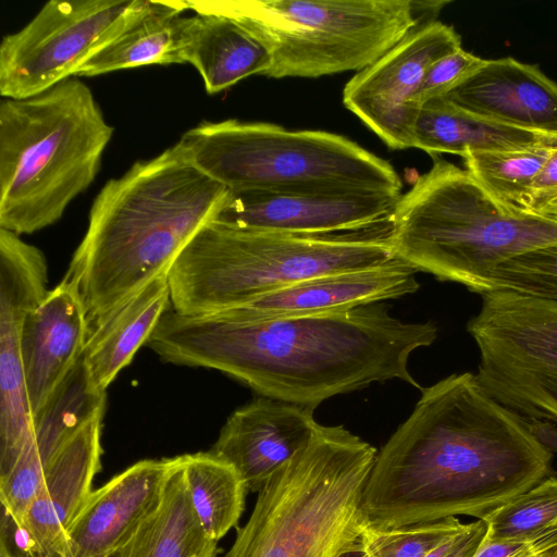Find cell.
I'll use <instances>...</instances> for the list:
<instances>
[{"instance_id":"cell-1","label":"cell","mask_w":557,"mask_h":557,"mask_svg":"<svg viewBox=\"0 0 557 557\" xmlns=\"http://www.w3.org/2000/svg\"><path fill=\"white\" fill-rule=\"evenodd\" d=\"M421 393L376 454L360 505L366 527L482 520L550 476L553 453L475 374H451Z\"/></svg>"},{"instance_id":"cell-2","label":"cell","mask_w":557,"mask_h":557,"mask_svg":"<svg viewBox=\"0 0 557 557\" xmlns=\"http://www.w3.org/2000/svg\"><path fill=\"white\" fill-rule=\"evenodd\" d=\"M436 336L432 321L403 322L381 304L267 319L170 308L146 345L165 362L214 369L264 397L315 408L394 379L421 391L409 357Z\"/></svg>"},{"instance_id":"cell-3","label":"cell","mask_w":557,"mask_h":557,"mask_svg":"<svg viewBox=\"0 0 557 557\" xmlns=\"http://www.w3.org/2000/svg\"><path fill=\"white\" fill-rule=\"evenodd\" d=\"M230 189L177 141L109 180L63 278L77 288L90 331L170 267Z\"/></svg>"},{"instance_id":"cell-4","label":"cell","mask_w":557,"mask_h":557,"mask_svg":"<svg viewBox=\"0 0 557 557\" xmlns=\"http://www.w3.org/2000/svg\"><path fill=\"white\" fill-rule=\"evenodd\" d=\"M114 128L76 76L0 102V228L32 234L58 222L95 181Z\"/></svg>"},{"instance_id":"cell-5","label":"cell","mask_w":557,"mask_h":557,"mask_svg":"<svg viewBox=\"0 0 557 557\" xmlns=\"http://www.w3.org/2000/svg\"><path fill=\"white\" fill-rule=\"evenodd\" d=\"M389 223L397 257L480 295L491 292L498 264L557 243V221L499 202L467 170L437 156L400 195Z\"/></svg>"},{"instance_id":"cell-6","label":"cell","mask_w":557,"mask_h":557,"mask_svg":"<svg viewBox=\"0 0 557 557\" xmlns=\"http://www.w3.org/2000/svg\"><path fill=\"white\" fill-rule=\"evenodd\" d=\"M376 449L343 425H321L258 492L224 557H344L361 547L362 493Z\"/></svg>"},{"instance_id":"cell-7","label":"cell","mask_w":557,"mask_h":557,"mask_svg":"<svg viewBox=\"0 0 557 557\" xmlns=\"http://www.w3.org/2000/svg\"><path fill=\"white\" fill-rule=\"evenodd\" d=\"M397 258L386 230L314 237L210 221L168 271L171 308L182 314L222 311L308 278L372 269Z\"/></svg>"},{"instance_id":"cell-8","label":"cell","mask_w":557,"mask_h":557,"mask_svg":"<svg viewBox=\"0 0 557 557\" xmlns=\"http://www.w3.org/2000/svg\"><path fill=\"white\" fill-rule=\"evenodd\" d=\"M178 143L230 190L400 196L401 181L389 162L334 133L224 120L202 122Z\"/></svg>"},{"instance_id":"cell-9","label":"cell","mask_w":557,"mask_h":557,"mask_svg":"<svg viewBox=\"0 0 557 557\" xmlns=\"http://www.w3.org/2000/svg\"><path fill=\"white\" fill-rule=\"evenodd\" d=\"M269 49L264 76L321 77L361 71L423 24L412 0H216ZM428 23V22H426Z\"/></svg>"},{"instance_id":"cell-10","label":"cell","mask_w":557,"mask_h":557,"mask_svg":"<svg viewBox=\"0 0 557 557\" xmlns=\"http://www.w3.org/2000/svg\"><path fill=\"white\" fill-rule=\"evenodd\" d=\"M481 296L467 325L480 350L479 383L522 418L557 424V302L508 290Z\"/></svg>"},{"instance_id":"cell-11","label":"cell","mask_w":557,"mask_h":557,"mask_svg":"<svg viewBox=\"0 0 557 557\" xmlns=\"http://www.w3.org/2000/svg\"><path fill=\"white\" fill-rule=\"evenodd\" d=\"M134 0H50L0 45V94L24 99L74 76L115 32Z\"/></svg>"},{"instance_id":"cell-12","label":"cell","mask_w":557,"mask_h":557,"mask_svg":"<svg viewBox=\"0 0 557 557\" xmlns=\"http://www.w3.org/2000/svg\"><path fill=\"white\" fill-rule=\"evenodd\" d=\"M461 48L453 26L437 20L420 24L347 82L343 103L389 148H412L414 95L429 69Z\"/></svg>"},{"instance_id":"cell-13","label":"cell","mask_w":557,"mask_h":557,"mask_svg":"<svg viewBox=\"0 0 557 557\" xmlns=\"http://www.w3.org/2000/svg\"><path fill=\"white\" fill-rule=\"evenodd\" d=\"M44 252L0 228V480L13 469L32 434L21 342L24 321L47 296Z\"/></svg>"},{"instance_id":"cell-14","label":"cell","mask_w":557,"mask_h":557,"mask_svg":"<svg viewBox=\"0 0 557 557\" xmlns=\"http://www.w3.org/2000/svg\"><path fill=\"white\" fill-rule=\"evenodd\" d=\"M399 197L230 190L212 221L240 230L299 236L361 234L386 227Z\"/></svg>"},{"instance_id":"cell-15","label":"cell","mask_w":557,"mask_h":557,"mask_svg":"<svg viewBox=\"0 0 557 557\" xmlns=\"http://www.w3.org/2000/svg\"><path fill=\"white\" fill-rule=\"evenodd\" d=\"M102 419H92L59 450L20 527L2 509L0 548L9 557H58L101 469Z\"/></svg>"},{"instance_id":"cell-16","label":"cell","mask_w":557,"mask_h":557,"mask_svg":"<svg viewBox=\"0 0 557 557\" xmlns=\"http://www.w3.org/2000/svg\"><path fill=\"white\" fill-rule=\"evenodd\" d=\"M178 460L137 461L92 490L67 528L58 557H109L158 508Z\"/></svg>"},{"instance_id":"cell-17","label":"cell","mask_w":557,"mask_h":557,"mask_svg":"<svg viewBox=\"0 0 557 557\" xmlns=\"http://www.w3.org/2000/svg\"><path fill=\"white\" fill-rule=\"evenodd\" d=\"M314 408L258 397L227 418L211 448L232 465L248 492H259L282 466L304 449L319 423Z\"/></svg>"},{"instance_id":"cell-18","label":"cell","mask_w":557,"mask_h":557,"mask_svg":"<svg viewBox=\"0 0 557 557\" xmlns=\"http://www.w3.org/2000/svg\"><path fill=\"white\" fill-rule=\"evenodd\" d=\"M106 393L91 385L83 358L33 418L32 434L7 478L0 480L1 507L17 524L33 503L59 450L92 419L104 416Z\"/></svg>"},{"instance_id":"cell-19","label":"cell","mask_w":557,"mask_h":557,"mask_svg":"<svg viewBox=\"0 0 557 557\" xmlns=\"http://www.w3.org/2000/svg\"><path fill=\"white\" fill-rule=\"evenodd\" d=\"M89 334L83 299L65 278L27 314L21 354L32 419L79 361Z\"/></svg>"},{"instance_id":"cell-20","label":"cell","mask_w":557,"mask_h":557,"mask_svg":"<svg viewBox=\"0 0 557 557\" xmlns=\"http://www.w3.org/2000/svg\"><path fill=\"white\" fill-rule=\"evenodd\" d=\"M417 272L398 257L372 269L308 278L224 311L245 319H267L349 310L416 293L420 286Z\"/></svg>"},{"instance_id":"cell-21","label":"cell","mask_w":557,"mask_h":557,"mask_svg":"<svg viewBox=\"0 0 557 557\" xmlns=\"http://www.w3.org/2000/svg\"><path fill=\"white\" fill-rule=\"evenodd\" d=\"M443 98L476 116L557 133V84L535 64L510 57L485 60Z\"/></svg>"},{"instance_id":"cell-22","label":"cell","mask_w":557,"mask_h":557,"mask_svg":"<svg viewBox=\"0 0 557 557\" xmlns=\"http://www.w3.org/2000/svg\"><path fill=\"white\" fill-rule=\"evenodd\" d=\"M187 3L195 14L183 15L180 21L178 61L198 71L208 94L225 90L251 75L267 74L272 55L244 23L206 1Z\"/></svg>"},{"instance_id":"cell-23","label":"cell","mask_w":557,"mask_h":557,"mask_svg":"<svg viewBox=\"0 0 557 557\" xmlns=\"http://www.w3.org/2000/svg\"><path fill=\"white\" fill-rule=\"evenodd\" d=\"M186 10L187 1L134 0L113 35L83 62L74 76L180 63L177 35Z\"/></svg>"},{"instance_id":"cell-24","label":"cell","mask_w":557,"mask_h":557,"mask_svg":"<svg viewBox=\"0 0 557 557\" xmlns=\"http://www.w3.org/2000/svg\"><path fill=\"white\" fill-rule=\"evenodd\" d=\"M170 306L168 273H164L90 331L82 358L94 388L106 393L117 373L147 344Z\"/></svg>"},{"instance_id":"cell-25","label":"cell","mask_w":557,"mask_h":557,"mask_svg":"<svg viewBox=\"0 0 557 557\" xmlns=\"http://www.w3.org/2000/svg\"><path fill=\"white\" fill-rule=\"evenodd\" d=\"M557 146V133L502 124L463 111L443 97L425 102L413 127L412 148L432 156Z\"/></svg>"},{"instance_id":"cell-26","label":"cell","mask_w":557,"mask_h":557,"mask_svg":"<svg viewBox=\"0 0 557 557\" xmlns=\"http://www.w3.org/2000/svg\"><path fill=\"white\" fill-rule=\"evenodd\" d=\"M219 552L194 510L181 455L158 508L109 557H216Z\"/></svg>"},{"instance_id":"cell-27","label":"cell","mask_w":557,"mask_h":557,"mask_svg":"<svg viewBox=\"0 0 557 557\" xmlns=\"http://www.w3.org/2000/svg\"><path fill=\"white\" fill-rule=\"evenodd\" d=\"M183 469L200 524L219 542L242 517L246 484L232 465L211 451L183 455Z\"/></svg>"},{"instance_id":"cell-28","label":"cell","mask_w":557,"mask_h":557,"mask_svg":"<svg viewBox=\"0 0 557 557\" xmlns=\"http://www.w3.org/2000/svg\"><path fill=\"white\" fill-rule=\"evenodd\" d=\"M557 146L542 145L505 151H469L466 170L499 202L522 209L532 183Z\"/></svg>"},{"instance_id":"cell-29","label":"cell","mask_w":557,"mask_h":557,"mask_svg":"<svg viewBox=\"0 0 557 557\" xmlns=\"http://www.w3.org/2000/svg\"><path fill=\"white\" fill-rule=\"evenodd\" d=\"M491 541L536 542L557 539V478L536 486L482 519Z\"/></svg>"},{"instance_id":"cell-30","label":"cell","mask_w":557,"mask_h":557,"mask_svg":"<svg viewBox=\"0 0 557 557\" xmlns=\"http://www.w3.org/2000/svg\"><path fill=\"white\" fill-rule=\"evenodd\" d=\"M490 286L557 302V243L502 262L491 272Z\"/></svg>"},{"instance_id":"cell-31","label":"cell","mask_w":557,"mask_h":557,"mask_svg":"<svg viewBox=\"0 0 557 557\" xmlns=\"http://www.w3.org/2000/svg\"><path fill=\"white\" fill-rule=\"evenodd\" d=\"M462 525L451 517L392 529L364 527L361 544L370 557H425Z\"/></svg>"},{"instance_id":"cell-32","label":"cell","mask_w":557,"mask_h":557,"mask_svg":"<svg viewBox=\"0 0 557 557\" xmlns=\"http://www.w3.org/2000/svg\"><path fill=\"white\" fill-rule=\"evenodd\" d=\"M485 59L462 48L436 61L426 72L413 103L420 109L425 102L444 97L460 83L476 72Z\"/></svg>"},{"instance_id":"cell-33","label":"cell","mask_w":557,"mask_h":557,"mask_svg":"<svg viewBox=\"0 0 557 557\" xmlns=\"http://www.w3.org/2000/svg\"><path fill=\"white\" fill-rule=\"evenodd\" d=\"M522 210L557 221V150L532 183L522 203Z\"/></svg>"},{"instance_id":"cell-34","label":"cell","mask_w":557,"mask_h":557,"mask_svg":"<svg viewBox=\"0 0 557 557\" xmlns=\"http://www.w3.org/2000/svg\"><path fill=\"white\" fill-rule=\"evenodd\" d=\"M487 532L483 520L463 524L462 528L442 542L425 557H474L482 546Z\"/></svg>"},{"instance_id":"cell-35","label":"cell","mask_w":557,"mask_h":557,"mask_svg":"<svg viewBox=\"0 0 557 557\" xmlns=\"http://www.w3.org/2000/svg\"><path fill=\"white\" fill-rule=\"evenodd\" d=\"M557 547V539L536 542L485 540L474 557H539Z\"/></svg>"},{"instance_id":"cell-36","label":"cell","mask_w":557,"mask_h":557,"mask_svg":"<svg viewBox=\"0 0 557 557\" xmlns=\"http://www.w3.org/2000/svg\"><path fill=\"white\" fill-rule=\"evenodd\" d=\"M531 433L550 451H557V428L550 422L528 420Z\"/></svg>"},{"instance_id":"cell-37","label":"cell","mask_w":557,"mask_h":557,"mask_svg":"<svg viewBox=\"0 0 557 557\" xmlns=\"http://www.w3.org/2000/svg\"><path fill=\"white\" fill-rule=\"evenodd\" d=\"M344 557H370L363 549L362 545L358 550L351 552Z\"/></svg>"},{"instance_id":"cell-38","label":"cell","mask_w":557,"mask_h":557,"mask_svg":"<svg viewBox=\"0 0 557 557\" xmlns=\"http://www.w3.org/2000/svg\"><path fill=\"white\" fill-rule=\"evenodd\" d=\"M539 557H557V547L540 555Z\"/></svg>"},{"instance_id":"cell-39","label":"cell","mask_w":557,"mask_h":557,"mask_svg":"<svg viewBox=\"0 0 557 557\" xmlns=\"http://www.w3.org/2000/svg\"><path fill=\"white\" fill-rule=\"evenodd\" d=\"M0 557H8L4 553L0 552Z\"/></svg>"}]
</instances>
